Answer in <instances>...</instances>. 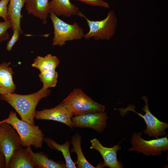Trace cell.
Segmentation results:
<instances>
[{"label": "cell", "instance_id": "cell-1", "mask_svg": "<svg viewBox=\"0 0 168 168\" xmlns=\"http://www.w3.org/2000/svg\"><path fill=\"white\" fill-rule=\"evenodd\" d=\"M51 91L42 87L39 91L28 95L14 93L0 94V99L4 100L13 108L21 119L35 125V109L40 101L50 95Z\"/></svg>", "mask_w": 168, "mask_h": 168}, {"label": "cell", "instance_id": "cell-2", "mask_svg": "<svg viewBox=\"0 0 168 168\" xmlns=\"http://www.w3.org/2000/svg\"><path fill=\"white\" fill-rule=\"evenodd\" d=\"M10 124L16 130L20 137L22 146L32 145L35 148H41L44 135L38 126L31 124L20 119L16 112L11 111L7 118L0 121V124Z\"/></svg>", "mask_w": 168, "mask_h": 168}, {"label": "cell", "instance_id": "cell-3", "mask_svg": "<svg viewBox=\"0 0 168 168\" xmlns=\"http://www.w3.org/2000/svg\"><path fill=\"white\" fill-rule=\"evenodd\" d=\"M63 102L72 116L103 112L105 108V105L93 100L80 88L74 89Z\"/></svg>", "mask_w": 168, "mask_h": 168}, {"label": "cell", "instance_id": "cell-4", "mask_svg": "<svg viewBox=\"0 0 168 168\" xmlns=\"http://www.w3.org/2000/svg\"><path fill=\"white\" fill-rule=\"evenodd\" d=\"M49 14L54 29L53 46H62L67 41L79 40L83 37V30L77 23L74 22L72 24H69L53 13Z\"/></svg>", "mask_w": 168, "mask_h": 168}, {"label": "cell", "instance_id": "cell-5", "mask_svg": "<svg viewBox=\"0 0 168 168\" xmlns=\"http://www.w3.org/2000/svg\"><path fill=\"white\" fill-rule=\"evenodd\" d=\"M84 18L89 27V30L84 35L86 39L93 38L95 40H109L115 34L117 25V20L114 12L110 10L107 16L103 20L92 21L84 15Z\"/></svg>", "mask_w": 168, "mask_h": 168}, {"label": "cell", "instance_id": "cell-6", "mask_svg": "<svg viewBox=\"0 0 168 168\" xmlns=\"http://www.w3.org/2000/svg\"><path fill=\"white\" fill-rule=\"evenodd\" d=\"M142 132L133 133L130 140L132 146L128 151H134L141 153L146 156H158L162 155V152L168 150V139L167 134L164 137L147 140L141 136Z\"/></svg>", "mask_w": 168, "mask_h": 168}, {"label": "cell", "instance_id": "cell-7", "mask_svg": "<svg viewBox=\"0 0 168 168\" xmlns=\"http://www.w3.org/2000/svg\"><path fill=\"white\" fill-rule=\"evenodd\" d=\"M142 99L145 104L142 108V110L145 113L144 115L141 113L137 112L131 107H128L125 110L133 111L143 119L146 125V128L143 130L145 134L156 138L165 135V130L168 128V123L160 121L151 113L149 108L148 99L147 97L143 96Z\"/></svg>", "mask_w": 168, "mask_h": 168}, {"label": "cell", "instance_id": "cell-8", "mask_svg": "<svg viewBox=\"0 0 168 168\" xmlns=\"http://www.w3.org/2000/svg\"><path fill=\"white\" fill-rule=\"evenodd\" d=\"M2 124V130L0 136V152L4 156L6 168L14 152L22 147L19 136L15 129L9 124Z\"/></svg>", "mask_w": 168, "mask_h": 168}, {"label": "cell", "instance_id": "cell-9", "mask_svg": "<svg viewBox=\"0 0 168 168\" xmlns=\"http://www.w3.org/2000/svg\"><path fill=\"white\" fill-rule=\"evenodd\" d=\"M108 118L107 113L105 111L74 116L71 118L72 126V127L90 128L101 133L106 127Z\"/></svg>", "mask_w": 168, "mask_h": 168}, {"label": "cell", "instance_id": "cell-10", "mask_svg": "<svg viewBox=\"0 0 168 168\" xmlns=\"http://www.w3.org/2000/svg\"><path fill=\"white\" fill-rule=\"evenodd\" d=\"M72 117L62 101L53 108L36 111L35 118L37 120H49L60 122L72 129Z\"/></svg>", "mask_w": 168, "mask_h": 168}, {"label": "cell", "instance_id": "cell-11", "mask_svg": "<svg viewBox=\"0 0 168 168\" xmlns=\"http://www.w3.org/2000/svg\"><path fill=\"white\" fill-rule=\"evenodd\" d=\"M122 141L112 147H108L103 146L97 138H95L90 140L91 146L90 148L97 151L100 154L104 161L103 167L121 168L123 167L118 160L117 152L121 148L119 146Z\"/></svg>", "mask_w": 168, "mask_h": 168}, {"label": "cell", "instance_id": "cell-12", "mask_svg": "<svg viewBox=\"0 0 168 168\" xmlns=\"http://www.w3.org/2000/svg\"><path fill=\"white\" fill-rule=\"evenodd\" d=\"M48 7L49 13H53L57 16L70 17L75 15L83 17L84 15L70 0H51L49 2Z\"/></svg>", "mask_w": 168, "mask_h": 168}, {"label": "cell", "instance_id": "cell-13", "mask_svg": "<svg viewBox=\"0 0 168 168\" xmlns=\"http://www.w3.org/2000/svg\"><path fill=\"white\" fill-rule=\"evenodd\" d=\"M26 150L34 168H66V164L63 161H55L49 159L47 155L41 152H34L30 146L26 147Z\"/></svg>", "mask_w": 168, "mask_h": 168}, {"label": "cell", "instance_id": "cell-14", "mask_svg": "<svg viewBox=\"0 0 168 168\" xmlns=\"http://www.w3.org/2000/svg\"><path fill=\"white\" fill-rule=\"evenodd\" d=\"M11 62L0 64V94L14 93L16 88L12 78L14 73Z\"/></svg>", "mask_w": 168, "mask_h": 168}, {"label": "cell", "instance_id": "cell-15", "mask_svg": "<svg viewBox=\"0 0 168 168\" xmlns=\"http://www.w3.org/2000/svg\"><path fill=\"white\" fill-rule=\"evenodd\" d=\"M24 0L25 8L28 14L39 18L43 24H46L49 14V0Z\"/></svg>", "mask_w": 168, "mask_h": 168}, {"label": "cell", "instance_id": "cell-16", "mask_svg": "<svg viewBox=\"0 0 168 168\" xmlns=\"http://www.w3.org/2000/svg\"><path fill=\"white\" fill-rule=\"evenodd\" d=\"M25 3L24 0H9L7 8V15L12 24V31L18 29L20 34L23 32L20 26L21 11Z\"/></svg>", "mask_w": 168, "mask_h": 168}, {"label": "cell", "instance_id": "cell-17", "mask_svg": "<svg viewBox=\"0 0 168 168\" xmlns=\"http://www.w3.org/2000/svg\"><path fill=\"white\" fill-rule=\"evenodd\" d=\"M34 168L26 151L22 147L15 150L10 159L7 168Z\"/></svg>", "mask_w": 168, "mask_h": 168}, {"label": "cell", "instance_id": "cell-18", "mask_svg": "<svg viewBox=\"0 0 168 168\" xmlns=\"http://www.w3.org/2000/svg\"><path fill=\"white\" fill-rule=\"evenodd\" d=\"M82 137L77 133L72 138L71 143L73 148L70 150L71 152H75L77 155V160L74 163L78 168H96L90 164L85 158L83 154L81 146Z\"/></svg>", "mask_w": 168, "mask_h": 168}, {"label": "cell", "instance_id": "cell-19", "mask_svg": "<svg viewBox=\"0 0 168 168\" xmlns=\"http://www.w3.org/2000/svg\"><path fill=\"white\" fill-rule=\"evenodd\" d=\"M44 141L51 149L61 152L65 161L66 168H77L71 157L69 151L70 145L69 142L66 141L63 144H60L50 138L44 137Z\"/></svg>", "mask_w": 168, "mask_h": 168}, {"label": "cell", "instance_id": "cell-20", "mask_svg": "<svg viewBox=\"0 0 168 168\" xmlns=\"http://www.w3.org/2000/svg\"><path fill=\"white\" fill-rule=\"evenodd\" d=\"M59 63L57 57L49 54L44 57L39 56L37 57L31 66L41 72L50 69L55 70Z\"/></svg>", "mask_w": 168, "mask_h": 168}, {"label": "cell", "instance_id": "cell-21", "mask_svg": "<svg viewBox=\"0 0 168 168\" xmlns=\"http://www.w3.org/2000/svg\"><path fill=\"white\" fill-rule=\"evenodd\" d=\"M39 76L43 84V88L48 89L56 86L58 73L55 70L50 69L40 72Z\"/></svg>", "mask_w": 168, "mask_h": 168}, {"label": "cell", "instance_id": "cell-22", "mask_svg": "<svg viewBox=\"0 0 168 168\" xmlns=\"http://www.w3.org/2000/svg\"><path fill=\"white\" fill-rule=\"evenodd\" d=\"M12 27V24L10 20L0 22V43L9 39V35L7 31Z\"/></svg>", "mask_w": 168, "mask_h": 168}, {"label": "cell", "instance_id": "cell-23", "mask_svg": "<svg viewBox=\"0 0 168 168\" xmlns=\"http://www.w3.org/2000/svg\"><path fill=\"white\" fill-rule=\"evenodd\" d=\"M9 0H0V17H2L4 21L10 20L7 15V6Z\"/></svg>", "mask_w": 168, "mask_h": 168}, {"label": "cell", "instance_id": "cell-24", "mask_svg": "<svg viewBox=\"0 0 168 168\" xmlns=\"http://www.w3.org/2000/svg\"><path fill=\"white\" fill-rule=\"evenodd\" d=\"M85 3L94 6L100 7L105 8H110L108 3L103 0H75Z\"/></svg>", "mask_w": 168, "mask_h": 168}, {"label": "cell", "instance_id": "cell-25", "mask_svg": "<svg viewBox=\"0 0 168 168\" xmlns=\"http://www.w3.org/2000/svg\"><path fill=\"white\" fill-rule=\"evenodd\" d=\"M13 31V35L10 40L7 42L6 46V49L8 51L12 49L15 44L18 40L20 34L18 29H15Z\"/></svg>", "mask_w": 168, "mask_h": 168}, {"label": "cell", "instance_id": "cell-26", "mask_svg": "<svg viewBox=\"0 0 168 168\" xmlns=\"http://www.w3.org/2000/svg\"><path fill=\"white\" fill-rule=\"evenodd\" d=\"M0 168H6V163L5 157L0 152Z\"/></svg>", "mask_w": 168, "mask_h": 168}, {"label": "cell", "instance_id": "cell-27", "mask_svg": "<svg viewBox=\"0 0 168 168\" xmlns=\"http://www.w3.org/2000/svg\"><path fill=\"white\" fill-rule=\"evenodd\" d=\"M2 130V124H0V136L1 134Z\"/></svg>", "mask_w": 168, "mask_h": 168}]
</instances>
